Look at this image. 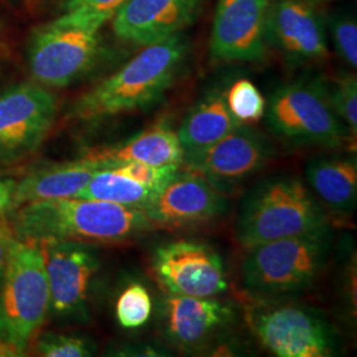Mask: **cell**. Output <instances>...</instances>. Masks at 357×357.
<instances>
[{"mask_svg": "<svg viewBox=\"0 0 357 357\" xmlns=\"http://www.w3.org/2000/svg\"><path fill=\"white\" fill-rule=\"evenodd\" d=\"M153 314L150 291L139 282H132L119 294L115 305L118 323L126 330L142 328Z\"/></svg>", "mask_w": 357, "mask_h": 357, "instance_id": "obj_23", "label": "cell"}, {"mask_svg": "<svg viewBox=\"0 0 357 357\" xmlns=\"http://www.w3.org/2000/svg\"><path fill=\"white\" fill-rule=\"evenodd\" d=\"M327 209L295 175H271L243 196L234 236L243 248L305 233L330 224Z\"/></svg>", "mask_w": 357, "mask_h": 357, "instance_id": "obj_4", "label": "cell"}, {"mask_svg": "<svg viewBox=\"0 0 357 357\" xmlns=\"http://www.w3.org/2000/svg\"><path fill=\"white\" fill-rule=\"evenodd\" d=\"M306 184L321 205L337 216H351L357 203V162L354 155H320L305 167Z\"/></svg>", "mask_w": 357, "mask_h": 357, "instance_id": "obj_18", "label": "cell"}, {"mask_svg": "<svg viewBox=\"0 0 357 357\" xmlns=\"http://www.w3.org/2000/svg\"><path fill=\"white\" fill-rule=\"evenodd\" d=\"M330 224L245 248L241 283L252 299H286L311 290L331 261Z\"/></svg>", "mask_w": 357, "mask_h": 357, "instance_id": "obj_3", "label": "cell"}, {"mask_svg": "<svg viewBox=\"0 0 357 357\" xmlns=\"http://www.w3.org/2000/svg\"><path fill=\"white\" fill-rule=\"evenodd\" d=\"M312 1H330V0H312Z\"/></svg>", "mask_w": 357, "mask_h": 357, "instance_id": "obj_33", "label": "cell"}, {"mask_svg": "<svg viewBox=\"0 0 357 357\" xmlns=\"http://www.w3.org/2000/svg\"><path fill=\"white\" fill-rule=\"evenodd\" d=\"M35 351L45 357H88L94 355L96 345L84 336L44 332L35 339Z\"/></svg>", "mask_w": 357, "mask_h": 357, "instance_id": "obj_26", "label": "cell"}, {"mask_svg": "<svg viewBox=\"0 0 357 357\" xmlns=\"http://www.w3.org/2000/svg\"><path fill=\"white\" fill-rule=\"evenodd\" d=\"M331 41L337 56L343 63L356 68L357 23L351 15H333L328 19Z\"/></svg>", "mask_w": 357, "mask_h": 357, "instance_id": "obj_27", "label": "cell"}, {"mask_svg": "<svg viewBox=\"0 0 357 357\" xmlns=\"http://www.w3.org/2000/svg\"><path fill=\"white\" fill-rule=\"evenodd\" d=\"M128 0H65L64 13H79L98 16L110 22L115 13Z\"/></svg>", "mask_w": 357, "mask_h": 357, "instance_id": "obj_29", "label": "cell"}, {"mask_svg": "<svg viewBox=\"0 0 357 357\" xmlns=\"http://www.w3.org/2000/svg\"><path fill=\"white\" fill-rule=\"evenodd\" d=\"M270 0H217L211 57L220 63L264 60Z\"/></svg>", "mask_w": 357, "mask_h": 357, "instance_id": "obj_14", "label": "cell"}, {"mask_svg": "<svg viewBox=\"0 0 357 357\" xmlns=\"http://www.w3.org/2000/svg\"><path fill=\"white\" fill-rule=\"evenodd\" d=\"M274 156L275 147L265 132L253 125L240 123L212 146L184 155L181 168L200 175L217 191L230 196L268 166Z\"/></svg>", "mask_w": 357, "mask_h": 357, "instance_id": "obj_9", "label": "cell"}, {"mask_svg": "<svg viewBox=\"0 0 357 357\" xmlns=\"http://www.w3.org/2000/svg\"><path fill=\"white\" fill-rule=\"evenodd\" d=\"M203 0H128L113 19L115 36L146 47L180 35L195 23Z\"/></svg>", "mask_w": 357, "mask_h": 357, "instance_id": "obj_16", "label": "cell"}, {"mask_svg": "<svg viewBox=\"0 0 357 357\" xmlns=\"http://www.w3.org/2000/svg\"><path fill=\"white\" fill-rule=\"evenodd\" d=\"M3 56H4V51H3V50H1V48H0V59H1V57H3Z\"/></svg>", "mask_w": 357, "mask_h": 357, "instance_id": "obj_32", "label": "cell"}, {"mask_svg": "<svg viewBox=\"0 0 357 357\" xmlns=\"http://www.w3.org/2000/svg\"><path fill=\"white\" fill-rule=\"evenodd\" d=\"M40 243L51 295V311L61 318L88 319L90 287L101 262L93 243Z\"/></svg>", "mask_w": 357, "mask_h": 357, "instance_id": "obj_12", "label": "cell"}, {"mask_svg": "<svg viewBox=\"0 0 357 357\" xmlns=\"http://www.w3.org/2000/svg\"><path fill=\"white\" fill-rule=\"evenodd\" d=\"M229 209L227 195L217 191L200 175L180 167L143 212L155 228L183 229L211 224L225 216Z\"/></svg>", "mask_w": 357, "mask_h": 357, "instance_id": "obj_13", "label": "cell"}, {"mask_svg": "<svg viewBox=\"0 0 357 357\" xmlns=\"http://www.w3.org/2000/svg\"><path fill=\"white\" fill-rule=\"evenodd\" d=\"M181 166H153L139 162H126L113 167L116 172L126 175L159 193L174 178Z\"/></svg>", "mask_w": 357, "mask_h": 357, "instance_id": "obj_28", "label": "cell"}, {"mask_svg": "<svg viewBox=\"0 0 357 357\" xmlns=\"http://www.w3.org/2000/svg\"><path fill=\"white\" fill-rule=\"evenodd\" d=\"M153 271L169 295L216 298L229 287L222 257L200 241L176 240L160 245L153 253Z\"/></svg>", "mask_w": 357, "mask_h": 357, "instance_id": "obj_11", "label": "cell"}, {"mask_svg": "<svg viewBox=\"0 0 357 357\" xmlns=\"http://www.w3.org/2000/svg\"><path fill=\"white\" fill-rule=\"evenodd\" d=\"M225 98L230 113L240 123L253 125L265 115V97L255 84L246 78L237 79L225 93Z\"/></svg>", "mask_w": 357, "mask_h": 357, "instance_id": "obj_24", "label": "cell"}, {"mask_svg": "<svg viewBox=\"0 0 357 357\" xmlns=\"http://www.w3.org/2000/svg\"><path fill=\"white\" fill-rule=\"evenodd\" d=\"M16 181L13 178H0V212L10 213L13 209V191Z\"/></svg>", "mask_w": 357, "mask_h": 357, "instance_id": "obj_31", "label": "cell"}, {"mask_svg": "<svg viewBox=\"0 0 357 357\" xmlns=\"http://www.w3.org/2000/svg\"><path fill=\"white\" fill-rule=\"evenodd\" d=\"M332 109L343 122L351 138L356 141L357 134V79L355 75L337 77L328 84Z\"/></svg>", "mask_w": 357, "mask_h": 357, "instance_id": "obj_25", "label": "cell"}, {"mask_svg": "<svg viewBox=\"0 0 357 357\" xmlns=\"http://www.w3.org/2000/svg\"><path fill=\"white\" fill-rule=\"evenodd\" d=\"M246 323L261 345L278 357H332L342 337L318 308L286 299H253Z\"/></svg>", "mask_w": 357, "mask_h": 357, "instance_id": "obj_7", "label": "cell"}, {"mask_svg": "<svg viewBox=\"0 0 357 357\" xmlns=\"http://www.w3.org/2000/svg\"><path fill=\"white\" fill-rule=\"evenodd\" d=\"M6 215L7 213L0 212V280L6 270L11 245H13V240L16 238L11 222H10V218Z\"/></svg>", "mask_w": 357, "mask_h": 357, "instance_id": "obj_30", "label": "cell"}, {"mask_svg": "<svg viewBox=\"0 0 357 357\" xmlns=\"http://www.w3.org/2000/svg\"><path fill=\"white\" fill-rule=\"evenodd\" d=\"M238 125L230 113L225 93L215 89L192 107L176 132L183 153L187 155L212 146Z\"/></svg>", "mask_w": 357, "mask_h": 357, "instance_id": "obj_21", "label": "cell"}, {"mask_svg": "<svg viewBox=\"0 0 357 357\" xmlns=\"http://www.w3.org/2000/svg\"><path fill=\"white\" fill-rule=\"evenodd\" d=\"M59 113V100L38 82H20L0 93V165H13L38 151Z\"/></svg>", "mask_w": 357, "mask_h": 357, "instance_id": "obj_10", "label": "cell"}, {"mask_svg": "<svg viewBox=\"0 0 357 357\" xmlns=\"http://www.w3.org/2000/svg\"><path fill=\"white\" fill-rule=\"evenodd\" d=\"M107 167L112 166L82 156L72 162L54 163L31 171L16 181L13 208L40 200L75 197L96 172Z\"/></svg>", "mask_w": 357, "mask_h": 357, "instance_id": "obj_19", "label": "cell"}, {"mask_svg": "<svg viewBox=\"0 0 357 357\" xmlns=\"http://www.w3.org/2000/svg\"><path fill=\"white\" fill-rule=\"evenodd\" d=\"M10 213L15 237L35 243H125L155 229L143 209L78 197L32 202Z\"/></svg>", "mask_w": 357, "mask_h": 357, "instance_id": "obj_1", "label": "cell"}, {"mask_svg": "<svg viewBox=\"0 0 357 357\" xmlns=\"http://www.w3.org/2000/svg\"><path fill=\"white\" fill-rule=\"evenodd\" d=\"M50 311L41 246L15 238L0 280V357L26 356Z\"/></svg>", "mask_w": 357, "mask_h": 357, "instance_id": "obj_5", "label": "cell"}, {"mask_svg": "<svg viewBox=\"0 0 357 357\" xmlns=\"http://www.w3.org/2000/svg\"><path fill=\"white\" fill-rule=\"evenodd\" d=\"M107 22L86 13H63L40 26L28 48V68L45 88H66L89 73L102 53L101 29Z\"/></svg>", "mask_w": 357, "mask_h": 357, "instance_id": "obj_6", "label": "cell"}, {"mask_svg": "<svg viewBox=\"0 0 357 357\" xmlns=\"http://www.w3.org/2000/svg\"><path fill=\"white\" fill-rule=\"evenodd\" d=\"M156 195L139 181L116 172L113 167H107L96 172L75 197L144 209Z\"/></svg>", "mask_w": 357, "mask_h": 357, "instance_id": "obj_22", "label": "cell"}, {"mask_svg": "<svg viewBox=\"0 0 357 357\" xmlns=\"http://www.w3.org/2000/svg\"><path fill=\"white\" fill-rule=\"evenodd\" d=\"M181 35L143 47L116 72L82 93L69 110V118L96 123L151 107L178 79L187 59Z\"/></svg>", "mask_w": 357, "mask_h": 357, "instance_id": "obj_2", "label": "cell"}, {"mask_svg": "<svg viewBox=\"0 0 357 357\" xmlns=\"http://www.w3.org/2000/svg\"><path fill=\"white\" fill-rule=\"evenodd\" d=\"M84 156L114 167L126 162H139L153 166H181L183 149L178 132L165 122L155 123L126 142L91 150Z\"/></svg>", "mask_w": 357, "mask_h": 357, "instance_id": "obj_20", "label": "cell"}, {"mask_svg": "<svg viewBox=\"0 0 357 357\" xmlns=\"http://www.w3.org/2000/svg\"><path fill=\"white\" fill-rule=\"evenodd\" d=\"M160 314L165 337L181 351L203 348L234 320L231 306L215 296L167 294Z\"/></svg>", "mask_w": 357, "mask_h": 357, "instance_id": "obj_17", "label": "cell"}, {"mask_svg": "<svg viewBox=\"0 0 357 357\" xmlns=\"http://www.w3.org/2000/svg\"><path fill=\"white\" fill-rule=\"evenodd\" d=\"M264 116L277 138L294 146L336 149L354 141L333 112L328 82L321 77H305L278 88Z\"/></svg>", "mask_w": 357, "mask_h": 357, "instance_id": "obj_8", "label": "cell"}, {"mask_svg": "<svg viewBox=\"0 0 357 357\" xmlns=\"http://www.w3.org/2000/svg\"><path fill=\"white\" fill-rule=\"evenodd\" d=\"M266 38L293 64L321 61L330 53L326 23L306 0H270Z\"/></svg>", "mask_w": 357, "mask_h": 357, "instance_id": "obj_15", "label": "cell"}]
</instances>
